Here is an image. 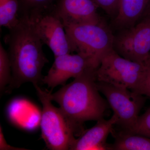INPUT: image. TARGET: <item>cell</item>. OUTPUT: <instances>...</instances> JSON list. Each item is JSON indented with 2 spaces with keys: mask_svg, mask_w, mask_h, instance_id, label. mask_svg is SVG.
I'll use <instances>...</instances> for the list:
<instances>
[{
  "mask_svg": "<svg viewBox=\"0 0 150 150\" xmlns=\"http://www.w3.org/2000/svg\"><path fill=\"white\" fill-rule=\"evenodd\" d=\"M145 69L146 65L124 58L112 48L101 59L96 70V80L137 92Z\"/></svg>",
  "mask_w": 150,
  "mask_h": 150,
  "instance_id": "5",
  "label": "cell"
},
{
  "mask_svg": "<svg viewBox=\"0 0 150 150\" xmlns=\"http://www.w3.org/2000/svg\"><path fill=\"white\" fill-rule=\"evenodd\" d=\"M30 20L40 40L51 49L54 57L75 51L63 23L53 10Z\"/></svg>",
  "mask_w": 150,
  "mask_h": 150,
  "instance_id": "8",
  "label": "cell"
},
{
  "mask_svg": "<svg viewBox=\"0 0 150 150\" xmlns=\"http://www.w3.org/2000/svg\"><path fill=\"white\" fill-rule=\"evenodd\" d=\"M0 150H26V149L14 147L11 145L8 144L4 137L2 127L1 125L0 126Z\"/></svg>",
  "mask_w": 150,
  "mask_h": 150,
  "instance_id": "20",
  "label": "cell"
},
{
  "mask_svg": "<svg viewBox=\"0 0 150 150\" xmlns=\"http://www.w3.org/2000/svg\"><path fill=\"white\" fill-rule=\"evenodd\" d=\"M99 91L105 96L108 105L118 118L116 124L122 131H128L137 123L146 101L143 95L128 89L97 81Z\"/></svg>",
  "mask_w": 150,
  "mask_h": 150,
  "instance_id": "6",
  "label": "cell"
},
{
  "mask_svg": "<svg viewBox=\"0 0 150 150\" xmlns=\"http://www.w3.org/2000/svg\"><path fill=\"white\" fill-rule=\"evenodd\" d=\"M123 131L150 138V107L143 115H139L137 123L132 129Z\"/></svg>",
  "mask_w": 150,
  "mask_h": 150,
  "instance_id": "17",
  "label": "cell"
},
{
  "mask_svg": "<svg viewBox=\"0 0 150 150\" xmlns=\"http://www.w3.org/2000/svg\"><path fill=\"white\" fill-rule=\"evenodd\" d=\"M88 67H90L87 60L79 53L56 56L42 83L51 89L58 86H64L69 79L77 77Z\"/></svg>",
  "mask_w": 150,
  "mask_h": 150,
  "instance_id": "10",
  "label": "cell"
},
{
  "mask_svg": "<svg viewBox=\"0 0 150 150\" xmlns=\"http://www.w3.org/2000/svg\"><path fill=\"white\" fill-rule=\"evenodd\" d=\"M113 49L124 58L145 64L150 59V13L114 35Z\"/></svg>",
  "mask_w": 150,
  "mask_h": 150,
  "instance_id": "7",
  "label": "cell"
},
{
  "mask_svg": "<svg viewBox=\"0 0 150 150\" xmlns=\"http://www.w3.org/2000/svg\"><path fill=\"white\" fill-rule=\"evenodd\" d=\"M99 8L94 0H58L53 11L65 27L101 22L102 19L98 12Z\"/></svg>",
  "mask_w": 150,
  "mask_h": 150,
  "instance_id": "9",
  "label": "cell"
},
{
  "mask_svg": "<svg viewBox=\"0 0 150 150\" xmlns=\"http://www.w3.org/2000/svg\"><path fill=\"white\" fill-rule=\"evenodd\" d=\"M96 70L88 67L72 82L50 93L51 100L59 105L76 135L82 134L85 122L103 118L109 105L97 86Z\"/></svg>",
  "mask_w": 150,
  "mask_h": 150,
  "instance_id": "2",
  "label": "cell"
},
{
  "mask_svg": "<svg viewBox=\"0 0 150 150\" xmlns=\"http://www.w3.org/2000/svg\"><path fill=\"white\" fill-rule=\"evenodd\" d=\"M145 65L144 75L136 93L150 98V59Z\"/></svg>",
  "mask_w": 150,
  "mask_h": 150,
  "instance_id": "19",
  "label": "cell"
},
{
  "mask_svg": "<svg viewBox=\"0 0 150 150\" xmlns=\"http://www.w3.org/2000/svg\"><path fill=\"white\" fill-rule=\"evenodd\" d=\"M9 30L4 38L11 67L9 88H17L25 83L33 85L42 83V70L48 61L32 21L21 16L18 23Z\"/></svg>",
  "mask_w": 150,
  "mask_h": 150,
  "instance_id": "1",
  "label": "cell"
},
{
  "mask_svg": "<svg viewBox=\"0 0 150 150\" xmlns=\"http://www.w3.org/2000/svg\"><path fill=\"white\" fill-rule=\"evenodd\" d=\"M12 78L11 67L7 51L0 43V90L2 92L10 83Z\"/></svg>",
  "mask_w": 150,
  "mask_h": 150,
  "instance_id": "16",
  "label": "cell"
},
{
  "mask_svg": "<svg viewBox=\"0 0 150 150\" xmlns=\"http://www.w3.org/2000/svg\"><path fill=\"white\" fill-rule=\"evenodd\" d=\"M19 0H0V25L9 30L15 26L21 18Z\"/></svg>",
  "mask_w": 150,
  "mask_h": 150,
  "instance_id": "15",
  "label": "cell"
},
{
  "mask_svg": "<svg viewBox=\"0 0 150 150\" xmlns=\"http://www.w3.org/2000/svg\"><path fill=\"white\" fill-rule=\"evenodd\" d=\"M99 8L102 9L112 18L115 16L118 12L120 0H94Z\"/></svg>",
  "mask_w": 150,
  "mask_h": 150,
  "instance_id": "18",
  "label": "cell"
},
{
  "mask_svg": "<svg viewBox=\"0 0 150 150\" xmlns=\"http://www.w3.org/2000/svg\"><path fill=\"white\" fill-rule=\"evenodd\" d=\"M58 0H19L21 16L33 20L38 16L51 11Z\"/></svg>",
  "mask_w": 150,
  "mask_h": 150,
  "instance_id": "14",
  "label": "cell"
},
{
  "mask_svg": "<svg viewBox=\"0 0 150 150\" xmlns=\"http://www.w3.org/2000/svg\"><path fill=\"white\" fill-rule=\"evenodd\" d=\"M150 13V0L149 1V4H148L147 8L146 10V11H145L144 14V16L146 15L149 14Z\"/></svg>",
  "mask_w": 150,
  "mask_h": 150,
  "instance_id": "21",
  "label": "cell"
},
{
  "mask_svg": "<svg viewBox=\"0 0 150 150\" xmlns=\"http://www.w3.org/2000/svg\"><path fill=\"white\" fill-rule=\"evenodd\" d=\"M149 0H120L118 12L112 19V27L116 30L134 25L144 16Z\"/></svg>",
  "mask_w": 150,
  "mask_h": 150,
  "instance_id": "12",
  "label": "cell"
},
{
  "mask_svg": "<svg viewBox=\"0 0 150 150\" xmlns=\"http://www.w3.org/2000/svg\"><path fill=\"white\" fill-rule=\"evenodd\" d=\"M117 121L114 114L109 120L103 118L98 120L94 126L83 131L79 139H76L70 150H110L106 139Z\"/></svg>",
  "mask_w": 150,
  "mask_h": 150,
  "instance_id": "11",
  "label": "cell"
},
{
  "mask_svg": "<svg viewBox=\"0 0 150 150\" xmlns=\"http://www.w3.org/2000/svg\"><path fill=\"white\" fill-rule=\"evenodd\" d=\"M38 96L42 104L40 120L41 136L48 149L70 150L74 142L76 133L60 108L52 103L51 92L34 85Z\"/></svg>",
  "mask_w": 150,
  "mask_h": 150,
  "instance_id": "4",
  "label": "cell"
},
{
  "mask_svg": "<svg viewBox=\"0 0 150 150\" xmlns=\"http://www.w3.org/2000/svg\"><path fill=\"white\" fill-rule=\"evenodd\" d=\"M115 141L109 145L110 150H150V138L121 131L116 135Z\"/></svg>",
  "mask_w": 150,
  "mask_h": 150,
  "instance_id": "13",
  "label": "cell"
},
{
  "mask_svg": "<svg viewBox=\"0 0 150 150\" xmlns=\"http://www.w3.org/2000/svg\"><path fill=\"white\" fill-rule=\"evenodd\" d=\"M67 35L75 51L88 62L90 67L97 69L105 54L113 48L114 35L103 21L98 24L65 26Z\"/></svg>",
  "mask_w": 150,
  "mask_h": 150,
  "instance_id": "3",
  "label": "cell"
}]
</instances>
